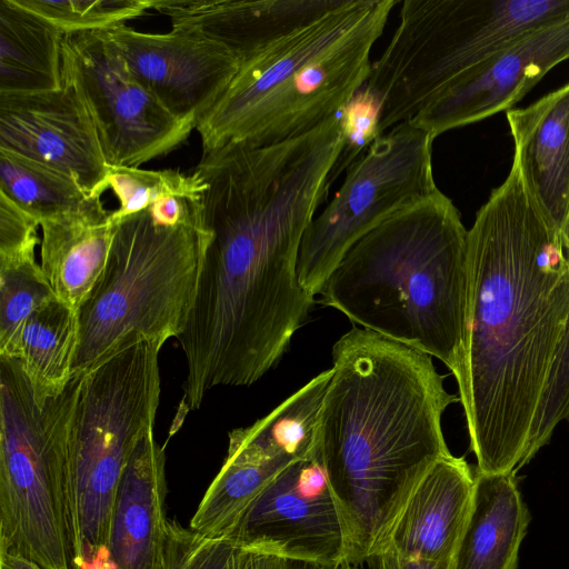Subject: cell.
Masks as SVG:
<instances>
[{"instance_id":"6da1fadb","label":"cell","mask_w":569,"mask_h":569,"mask_svg":"<svg viewBox=\"0 0 569 569\" xmlns=\"http://www.w3.org/2000/svg\"><path fill=\"white\" fill-rule=\"evenodd\" d=\"M194 172L209 231L196 296L176 337L187 362L182 405L218 386H250L274 368L315 297L299 282L303 234L328 193L323 169L283 146H227Z\"/></svg>"},{"instance_id":"7a4b0ae2","label":"cell","mask_w":569,"mask_h":569,"mask_svg":"<svg viewBox=\"0 0 569 569\" xmlns=\"http://www.w3.org/2000/svg\"><path fill=\"white\" fill-rule=\"evenodd\" d=\"M459 399L481 473L523 467L533 421L569 321V254L518 160L467 236Z\"/></svg>"},{"instance_id":"3957f363","label":"cell","mask_w":569,"mask_h":569,"mask_svg":"<svg viewBox=\"0 0 569 569\" xmlns=\"http://www.w3.org/2000/svg\"><path fill=\"white\" fill-rule=\"evenodd\" d=\"M317 453L346 532V560L376 556L427 472L451 455L446 409L460 402L431 357L353 327L332 347Z\"/></svg>"},{"instance_id":"277c9868","label":"cell","mask_w":569,"mask_h":569,"mask_svg":"<svg viewBox=\"0 0 569 569\" xmlns=\"http://www.w3.org/2000/svg\"><path fill=\"white\" fill-rule=\"evenodd\" d=\"M467 236L440 190L360 238L327 279L319 302L361 328L435 357L461 377Z\"/></svg>"},{"instance_id":"5b68a950","label":"cell","mask_w":569,"mask_h":569,"mask_svg":"<svg viewBox=\"0 0 569 569\" xmlns=\"http://www.w3.org/2000/svg\"><path fill=\"white\" fill-rule=\"evenodd\" d=\"M396 3L342 0L241 62L194 127L203 152L228 143L276 144L339 116L367 81L370 52Z\"/></svg>"},{"instance_id":"8992f818","label":"cell","mask_w":569,"mask_h":569,"mask_svg":"<svg viewBox=\"0 0 569 569\" xmlns=\"http://www.w3.org/2000/svg\"><path fill=\"white\" fill-rule=\"evenodd\" d=\"M116 222L106 268L77 310L72 376L143 341L164 343L183 329L209 231L201 216L168 226L146 209Z\"/></svg>"},{"instance_id":"52a82bcc","label":"cell","mask_w":569,"mask_h":569,"mask_svg":"<svg viewBox=\"0 0 569 569\" xmlns=\"http://www.w3.org/2000/svg\"><path fill=\"white\" fill-rule=\"evenodd\" d=\"M83 375L40 406L16 358L0 356V553L79 569L71 430Z\"/></svg>"},{"instance_id":"ba28073f","label":"cell","mask_w":569,"mask_h":569,"mask_svg":"<svg viewBox=\"0 0 569 569\" xmlns=\"http://www.w3.org/2000/svg\"><path fill=\"white\" fill-rule=\"evenodd\" d=\"M567 17L569 0H405L362 87L380 103V136L487 58Z\"/></svg>"},{"instance_id":"9c48e42d","label":"cell","mask_w":569,"mask_h":569,"mask_svg":"<svg viewBox=\"0 0 569 569\" xmlns=\"http://www.w3.org/2000/svg\"><path fill=\"white\" fill-rule=\"evenodd\" d=\"M143 341L81 379L71 430V500L79 569H108L113 505L124 467L153 431L159 352Z\"/></svg>"},{"instance_id":"30bf717a","label":"cell","mask_w":569,"mask_h":569,"mask_svg":"<svg viewBox=\"0 0 569 569\" xmlns=\"http://www.w3.org/2000/svg\"><path fill=\"white\" fill-rule=\"evenodd\" d=\"M433 138L407 121L379 136L348 169L325 210L307 228L298 254L302 288L320 295L346 252L392 214L439 189L432 170Z\"/></svg>"},{"instance_id":"8fae6325","label":"cell","mask_w":569,"mask_h":569,"mask_svg":"<svg viewBox=\"0 0 569 569\" xmlns=\"http://www.w3.org/2000/svg\"><path fill=\"white\" fill-rule=\"evenodd\" d=\"M61 58L62 81L84 101L109 166L140 167L178 148L194 129L131 73L102 31L66 33Z\"/></svg>"},{"instance_id":"7c38bea8","label":"cell","mask_w":569,"mask_h":569,"mask_svg":"<svg viewBox=\"0 0 569 569\" xmlns=\"http://www.w3.org/2000/svg\"><path fill=\"white\" fill-rule=\"evenodd\" d=\"M284 559L337 566L346 560V532L316 451L279 472L227 537Z\"/></svg>"},{"instance_id":"4fadbf2b","label":"cell","mask_w":569,"mask_h":569,"mask_svg":"<svg viewBox=\"0 0 569 569\" xmlns=\"http://www.w3.org/2000/svg\"><path fill=\"white\" fill-rule=\"evenodd\" d=\"M131 73L178 120L196 127L226 90L240 62L222 44L172 27L141 32L127 24L102 31Z\"/></svg>"},{"instance_id":"5bb4252c","label":"cell","mask_w":569,"mask_h":569,"mask_svg":"<svg viewBox=\"0 0 569 569\" xmlns=\"http://www.w3.org/2000/svg\"><path fill=\"white\" fill-rule=\"evenodd\" d=\"M569 59V17L487 58L432 98L409 122L433 139L508 111L555 66Z\"/></svg>"},{"instance_id":"9a60e30c","label":"cell","mask_w":569,"mask_h":569,"mask_svg":"<svg viewBox=\"0 0 569 569\" xmlns=\"http://www.w3.org/2000/svg\"><path fill=\"white\" fill-rule=\"evenodd\" d=\"M0 148L72 177L90 196L103 193L108 163L97 129L67 82L48 92L0 93Z\"/></svg>"},{"instance_id":"2e32d148","label":"cell","mask_w":569,"mask_h":569,"mask_svg":"<svg viewBox=\"0 0 569 569\" xmlns=\"http://www.w3.org/2000/svg\"><path fill=\"white\" fill-rule=\"evenodd\" d=\"M342 0H150L151 9L226 47L241 63Z\"/></svg>"},{"instance_id":"e0dca14e","label":"cell","mask_w":569,"mask_h":569,"mask_svg":"<svg viewBox=\"0 0 569 569\" xmlns=\"http://www.w3.org/2000/svg\"><path fill=\"white\" fill-rule=\"evenodd\" d=\"M475 488L476 470L462 457L451 453L439 460L411 493L379 552L451 561L470 517Z\"/></svg>"},{"instance_id":"ac0fdd59","label":"cell","mask_w":569,"mask_h":569,"mask_svg":"<svg viewBox=\"0 0 569 569\" xmlns=\"http://www.w3.org/2000/svg\"><path fill=\"white\" fill-rule=\"evenodd\" d=\"M164 452L153 431L137 445L122 472L110 529L108 569H166L169 532Z\"/></svg>"},{"instance_id":"d6986e66","label":"cell","mask_w":569,"mask_h":569,"mask_svg":"<svg viewBox=\"0 0 569 569\" xmlns=\"http://www.w3.org/2000/svg\"><path fill=\"white\" fill-rule=\"evenodd\" d=\"M506 117L526 184L561 231L569 210V82Z\"/></svg>"},{"instance_id":"ffe728a7","label":"cell","mask_w":569,"mask_h":569,"mask_svg":"<svg viewBox=\"0 0 569 569\" xmlns=\"http://www.w3.org/2000/svg\"><path fill=\"white\" fill-rule=\"evenodd\" d=\"M530 521L516 473L489 475L476 469L473 505L452 569H517Z\"/></svg>"},{"instance_id":"44dd1931","label":"cell","mask_w":569,"mask_h":569,"mask_svg":"<svg viewBox=\"0 0 569 569\" xmlns=\"http://www.w3.org/2000/svg\"><path fill=\"white\" fill-rule=\"evenodd\" d=\"M103 203L40 223L41 268L58 299L76 311L102 274L116 222Z\"/></svg>"},{"instance_id":"7402d4cb","label":"cell","mask_w":569,"mask_h":569,"mask_svg":"<svg viewBox=\"0 0 569 569\" xmlns=\"http://www.w3.org/2000/svg\"><path fill=\"white\" fill-rule=\"evenodd\" d=\"M63 36L54 24L14 0H0V93L60 89Z\"/></svg>"},{"instance_id":"603a6c76","label":"cell","mask_w":569,"mask_h":569,"mask_svg":"<svg viewBox=\"0 0 569 569\" xmlns=\"http://www.w3.org/2000/svg\"><path fill=\"white\" fill-rule=\"evenodd\" d=\"M331 373V368L320 372L266 417L230 431L227 455L288 463L313 456Z\"/></svg>"},{"instance_id":"cb8c5ba5","label":"cell","mask_w":569,"mask_h":569,"mask_svg":"<svg viewBox=\"0 0 569 569\" xmlns=\"http://www.w3.org/2000/svg\"><path fill=\"white\" fill-rule=\"evenodd\" d=\"M78 330L77 311L58 298L24 322L16 359L40 406L59 396L71 380Z\"/></svg>"},{"instance_id":"d4e9b609","label":"cell","mask_w":569,"mask_h":569,"mask_svg":"<svg viewBox=\"0 0 569 569\" xmlns=\"http://www.w3.org/2000/svg\"><path fill=\"white\" fill-rule=\"evenodd\" d=\"M0 192L41 223L88 211L102 203L72 177L0 148Z\"/></svg>"},{"instance_id":"484cf974","label":"cell","mask_w":569,"mask_h":569,"mask_svg":"<svg viewBox=\"0 0 569 569\" xmlns=\"http://www.w3.org/2000/svg\"><path fill=\"white\" fill-rule=\"evenodd\" d=\"M56 298L34 251L0 259V356L16 358L24 322Z\"/></svg>"},{"instance_id":"4316f807","label":"cell","mask_w":569,"mask_h":569,"mask_svg":"<svg viewBox=\"0 0 569 569\" xmlns=\"http://www.w3.org/2000/svg\"><path fill=\"white\" fill-rule=\"evenodd\" d=\"M204 188L194 171L186 174L173 169L147 170L109 164L103 182V192L111 190L119 201L118 209L111 213L112 221L146 210L168 196L201 198Z\"/></svg>"},{"instance_id":"83f0119b","label":"cell","mask_w":569,"mask_h":569,"mask_svg":"<svg viewBox=\"0 0 569 569\" xmlns=\"http://www.w3.org/2000/svg\"><path fill=\"white\" fill-rule=\"evenodd\" d=\"M20 7L39 14L63 34L103 31L143 17L150 0H14Z\"/></svg>"},{"instance_id":"f1b7e54d","label":"cell","mask_w":569,"mask_h":569,"mask_svg":"<svg viewBox=\"0 0 569 569\" xmlns=\"http://www.w3.org/2000/svg\"><path fill=\"white\" fill-rule=\"evenodd\" d=\"M239 546L230 538H204L169 520L166 569H234Z\"/></svg>"},{"instance_id":"f546056e","label":"cell","mask_w":569,"mask_h":569,"mask_svg":"<svg viewBox=\"0 0 569 569\" xmlns=\"http://www.w3.org/2000/svg\"><path fill=\"white\" fill-rule=\"evenodd\" d=\"M569 416V321L533 421L523 466L546 446L557 425Z\"/></svg>"},{"instance_id":"4dcf8cb0","label":"cell","mask_w":569,"mask_h":569,"mask_svg":"<svg viewBox=\"0 0 569 569\" xmlns=\"http://www.w3.org/2000/svg\"><path fill=\"white\" fill-rule=\"evenodd\" d=\"M381 107L379 101L365 89H360L339 114L342 133V149L332 169L330 183L348 169L380 136Z\"/></svg>"},{"instance_id":"1f68e13d","label":"cell","mask_w":569,"mask_h":569,"mask_svg":"<svg viewBox=\"0 0 569 569\" xmlns=\"http://www.w3.org/2000/svg\"><path fill=\"white\" fill-rule=\"evenodd\" d=\"M40 222L0 192V259L34 251Z\"/></svg>"},{"instance_id":"d6a6232c","label":"cell","mask_w":569,"mask_h":569,"mask_svg":"<svg viewBox=\"0 0 569 569\" xmlns=\"http://www.w3.org/2000/svg\"><path fill=\"white\" fill-rule=\"evenodd\" d=\"M368 562L373 569H452L451 561H427L407 558L391 550H383L373 556Z\"/></svg>"},{"instance_id":"836d02e7","label":"cell","mask_w":569,"mask_h":569,"mask_svg":"<svg viewBox=\"0 0 569 569\" xmlns=\"http://www.w3.org/2000/svg\"><path fill=\"white\" fill-rule=\"evenodd\" d=\"M286 559L254 548L239 547L234 569H283Z\"/></svg>"},{"instance_id":"e575fe53","label":"cell","mask_w":569,"mask_h":569,"mask_svg":"<svg viewBox=\"0 0 569 569\" xmlns=\"http://www.w3.org/2000/svg\"><path fill=\"white\" fill-rule=\"evenodd\" d=\"M0 569H42L36 563L23 558L0 553Z\"/></svg>"},{"instance_id":"d590c367","label":"cell","mask_w":569,"mask_h":569,"mask_svg":"<svg viewBox=\"0 0 569 569\" xmlns=\"http://www.w3.org/2000/svg\"><path fill=\"white\" fill-rule=\"evenodd\" d=\"M337 566H327L311 561L286 559L283 569H336Z\"/></svg>"},{"instance_id":"8d00e7d4","label":"cell","mask_w":569,"mask_h":569,"mask_svg":"<svg viewBox=\"0 0 569 569\" xmlns=\"http://www.w3.org/2000/svg\"><path fill=\"white\" fill-rule=\"evenodd\" d=\"M561 236H562L565 248L569 254V210H568L565 223L561 229Z\"/></svg>"},{"instance_id":"74e56055","label":"cell","mask_w":569,"mask_h":569,"mask_svg":"<svg viewBox=\"0 0 569 569\" xmlns=\"http://www.w3.org/2000/svg\"><path fill=\"white\" fill-rule=\"evenodd\" d=\"M336 569H360V568L357 565H353L347 560H343L339 565H337Z\"/></svg>"},{"instance_id":"f35d334b","label":"cell","mask_w":569,"mask_h":569,"mask_svg":"<svg viewBox=\"0 0 569 569\" xmlns=\"http://www.w3.org/2000/svg\"><path fill=\"white\" fill-rule=\"evenodd\" d=\"M567 420H568V422H569V416L567 417Z\"/></svg>"}]
</instances>
